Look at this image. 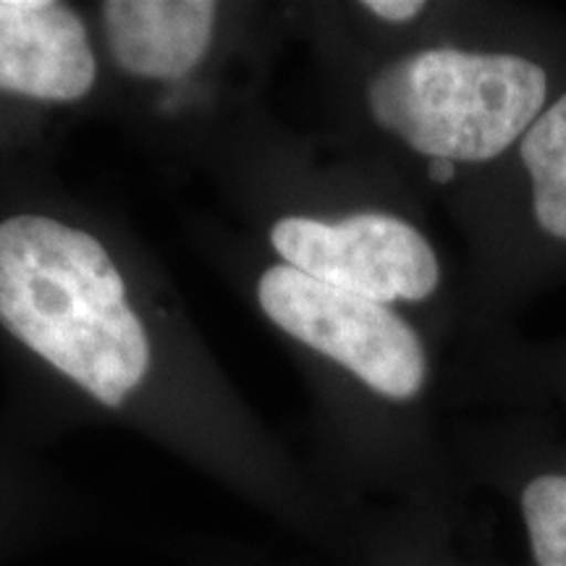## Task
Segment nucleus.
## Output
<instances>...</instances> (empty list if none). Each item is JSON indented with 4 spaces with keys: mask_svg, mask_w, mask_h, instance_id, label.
I'll return each mask as SVG.
<instances>
[{
    "mask_svg": "<svg viewBox=\"0 0 566 566\" xmlns=\"http://www.w3.org/2000/svg\"><path fill=\"white\" fill-rule=\"evenodd\" d=\"M428 174H430V179H433V181L446 184V181L454 179L457 163L443 160V158H433V160H430V166H428Z\"/></svg>",
    "mask_w": 566,
    "mask_h": 566,
    "instance_id": "obj_11",
    "label": "nucleus"
},
{
    "mask_svg": "<svg viewBox=\"0 0 566 566\" xmlns=\"http://www.w3.org/2000/svg\"><path fill=\"white\" fill-rule=\"evenodd\" d=\"M0 268L97 304L126 302V283L108 250L92 233L53 218L17 216L0 223Z\"/></svg>",
    "mask_w": 566,
    "mask_h": 566,
    "instance_id": "obj_7",
    "label": "nucleus"
},
{
    "mask_svg": "<svg viewBox=\"0 0 566 566\" xmlns=\"http://www.w3.org/2000/svg\"><path fill=\"white\" fill-rule=\"evenodd\" d=\"M365 9L375 17L401 24V21L415 19L424 9V3H420V0H367Z\"/></svg>",
    "mask_w": 566,
    "mask_h": 566,
    "instance_id": "obj_10",
    "label": "nucleus"
},
{
    "mask_svg": "<svg viewBox=\"0 0 566 566\" xmlns=\"http://www.w3.org/2000/svg\"><path fill=\"white\" fill-rule=\"evenodd\" d=\"M0 323L105 407L122 405L150 370V338L126 302L97 304L0 268Z\"/></svg>",
    "mask_w": 566,
    "mask_h": 566,
    "instance_id": "obj_2",
    "label": "nucleus"
},
{
    "mask_svg": "<svg viewBox=\"0 0 566 566\" xmlns=\"http://www.w3.org/2000/svg\"><path fill=\"white\" fill-rule=\"evenodd\" d=\"M537 566H566V478L543 475L522 495Z\"/></svg>",
    "mask_w": 566,
    "mask_h": 566,
    "instance_id": "obj_9",
    "label": "nucleus"
},
{
    "mask_svg": "<svg viewBox=\"0 0 566 566\" xmlns=\"http://www.w3.org/2000/svg\"><path fill=\"white\" fill-rule=\"evenodd\" d=\"M271 244L283 265L380 304L428 300L441 279L433 247L422 233L401 218L378 212L338 223L281 218Z\"/></svg>",
    "mask_w": 566,
    "mask_h": 566,
    "instance_id": "obj_4",
    "label": "nucleus"
},
{
    "mask_svg": "<svg viewBox=\"0 0 566 566\" xmlns=\"http://www.w3.org/2000/svg\"><path fill=\"white\" fill-rule=\"evenodd\" d=\"M95 53L76 11L55 0H0V90L48 103L82 101Z\"/></svg>",
    "mask_w": 566,
    "mask_h": 566,
    "instance_id": "obj_5",
    "label": "nucleus"
},
{
    "mask_svg": "<svg viewBox=\"0 0 566 566\" xmlns=\"http://www.w3.org/2000/svg\"><path fill=\"white\" fill-rule=\"evenodd\" d=\"M522 163L533 176L537 223L551 237L566 239V95L527 129Z\"/></svg>",
    "mask_w": 566,
    "mask_h": 566,
    "instance_id": "obj_8",
    "label": "nucleus"
},
{
    "mask_svg": "<svg viewBox=\"0 0 566 566\" xmlns=\"http://www.w3.org/2000/svg\"><path fill=\"white\" fill-rule=\"evenodd\" d=\"M216 11L210 0H108L105 40L126 74L181 80L208 53Z\"/></svg>",
    "mask_w": 566,
    "mask_h": 566,
    "instance_id": "obj_6",
    "label": "nucleus"
},
{
    "mask_svg": "<svg viewBox=\"0 0 566 566\" xmlns=\"http://www.w3.org/2000/svg\"><path fill=\"white\" fill-rule=\"evenodd\" d=\"M546 87V71L520 55L436 48L380 71L367 105L375 122L430 160L483 163L527 134Z\"/></svg>",
    "mask_w": 566,
    "mask_h": 566,
    "instance_id": "obj_1",
    "label": "nucleus"
},
{
    "mask_svg": "<svg viewBox=\"0 0 566 566\" xmlns=\"http://www.w3.org/2000/svg\"><path fill=\"white\" fill-rule=\"evenodd\" d=\"M263 313L296 342L325 354L388 399H412L424 380L420 338L388 304L328 286L292 265L258 283Z\"/></svg>",
    "mask_w": 566,
    "mask_h": 566,
    "instance_id": "obj_3",
    "label": "nucleus"
}]
</instances>
